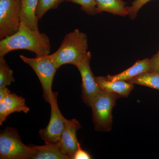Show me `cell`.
<instances>
[{"instance_id": "cell-1", "label": "cell", "mask_w": 159, "mask_h": 159, "mask_svg": "<svg viewBox=\"0 0 159 159\" xmlns=\"http://www.w3.org/2000/svg\"><path fill=\"white\" fill-rule=\"evenodd\" d=\"M51 48L50 39L45 33L32 30L20 22L19 29L15 33L1 40L0 57L18 50H28L36 56L49 55Z\"/></svg>"}, {"instance_id": "cell-2", "label": "cell", "mask_w": 159, "mask_h": 159, "mask_svg": "<svg viewBox=\"0 0 159 159\" xmlns=\"http://www.w3.org/2000/svg\"><path fill=\"white\" fill-rule=\"evenodd\" d=\"M87 35L76 29L66 34L59 48L51 54L57 69L64 65H73L77 67L87 57L89 51Z\"/></svg>"}, {"instance_id": "cell-3", "label": "cell", "mask_w": 159, "mask_h": 159, "mask_svg": "<svg viewBox=\"0 0 159 159\" xmlns=\"http://www.w3.org/2000/svg\"><path fill=\"white\" fill-rule=\"evenodd\" d=\"M120 97L115 93L102 91L94 99L90 107L95 130L107 132L112 129V111L117 99Z\"/></svg>"}, {"instance_id": "cell-4", "label": "cell", "mask_w": 159, "mask_h": 159, "mask_svg": "<svg viewBox=\"0 0 159 159\" xmlns=\"http://www.w3.org/2000/svg\"><path fill=\"white\" fill-rule=\"evenodd\" d=\"M36 152L34 146H26L17 129L7 127L0 134V159H32Z\"/></svg>"}, {"instance_id": "cell-5", "label": "cell", "mask_w": 159, "mask_h": 159, "mask_svg": "<svg viewBox=\"0 0 159 159\" xmlns=\"http://www.w3.org/2000/svg\"><path fill=\"white\" fill-rule=\"evenodd\" d=\"M20 59L30 66L38 77L43 91V98L46 102L50 103L53 96L52 83L57 70L52 61L51 54L36 56L30 58L21 55Z\"/></svg>"}, {"instance_id": "cell-6", "label": "cell", "mask_w": 159, "mask_h": 159, "mask_svg": "<svg viewBox=\"0 0 159 159\" xmlns=\"http://www.w3.org/2000/svg\"><path fill=\"white\" fill-rule=\"evenodd\" d=\"M21 1L0 0V39L14 34L19 29Z\"/></svg>"}, {"instance_id": "cell-7", "label": "cell", "mask_w": 159, "mask_h": 159, "mask_svg": "<svg viewBox=\"0 0 159 159\" xmlns=\"http://www.w3.org/2000/svg\"><path fill=\"white\" fill-rule=\"evenodd\" d=\"M57 92H53L50 105L51 114L50 121L44 129L39 130L40 136L45 144L58 143L66 126L67 119L61 112L57 104Z\"/></svg>"}, {"instance_id": "cell-8", "label": "cell", "mask_w": 159, "mask_h": 159, "mask_svg": "<svg viewBox=\"0 0 159 159\" xmlns=\"http://www.w3.org/2000/svg\"><path fill=\"white\" fill-rule=\"evenodd\" d=\"M91 58L90 52L89 51L85 59L77 67L82 80L81 97L83 101L89 107H90L94 99L102 91L91 70L90 65Z\"/></svg>"}, {"instance_id": "cell-9", "label": "cell", "mask_w": 159, "mask_h": 159, "mask_svg": "<svg viewBox=\"0 0 159 159\" xmlns=\"http://www.w3.org/2000/svg\"><path fill=\"white\" fill-rule=\"evenodd\" d=\"M81 128V125L77 119H67L58 144L63 153L70 159H74V155L80 145L77 140V132Z\"/></svg>"}, {"instance_id": "cell-10", "label": "cell", "mask_w": 159, "mask_h": 159, "mask_svg": "<svg viewBox=\"0 0 159 159\" xmlns=\"http://www.w3.org/2000/svg\"><path fill=\"white\" fill-rule=\"evenodd\" d=\"M30 108L26 104L25 99L9 90L2 101H0V125L7 119V117L14 112H23L27 114Z\"/></svg>"}, {"instance_id": "cell-11", "label": "cell", "mask_w": 159, "mask_h": 159, "mask_svg": "<svg viewBox=\"0 0 159 159\" xmlns=\"http://www.w3.org/2000/svg\"><path fill=\"white\" fill-rule=\"evenodd\" d=\"M95 78L102 91L115 93L124 98L129 96L134 87V84L124 80L111 81L102 76L95 77Z\"/></svg>"}, {"instance_id": "cell-12", "label": "cell", "mask_w": 159, "mask_h": 159, "mask_svg": "<svg viewBox=\"0 0 159 159\" xmlns=\"http://www.w3.org/2000/svg\"><path fill=\"white\" fill-rule=\"evenodd\" d=\"M39 2V0H21L20 22L34 30H39V19L36 15Z\"/></svg>"}, {"instance_id": "cell-13", "label": "cell", "mask_w": 159, "mask_h": 159, "mask_svg": "<svg viewBox=\"0 0 159 159\" xmlns=\"http://www.w3.org/2000/svg\"><path fill=\"white\" fill-rule=\"evenodd\" d=\"M149 59L145 58L142 60L138 61L133 66L120 74L113 76L108 75L105 77L107 79L111 81L117 80L127 81L139 74L149 72Z\"/></svg>"}, {"instance_id": "cell-14", "label": "cell", "mask_w": 159, "mask_h": 159, "mask_svg": "<svg viewBox=\"0 0 159 159\" xmlns=\"http://www.w3.org/2000/svg\"><path fill=\"white\" fill-rule=\"evenodd\" d=\"M36 152L32 159H70L64 154L58 143H47L44 145H33Z\"/></svg>"}, {"instance_id": "cell-15", "label": "cell", "mask_w": 159, "mask_h": 159, "mask_svg": "<svg viewBox=\"0 0 159 159\" xmlns=\"http://www.w3.org/2000/svg\"><path fill=\"white\" fill-rule=\"evenodd\" d=\"M99 13L107 12L114 15H128L126 3L123 0H95Z\"/></svg>"}, {"instance_id": "cell-16", "label": "cell", "mask_w": 159, "mask_h": 159, "mask_svg": "<svg viewBox=\"0 0 159 159\" xmlns=\"http://www.w3.org/2000/svg\"><path fill=\"white\" fill-rule=\"evenodd\" d=\"M133 84L145 86L159 91V73L147 72L127 81Z\"/></svg>"}, {"instance_id": "cell-17", "label": "cell", "mask_w": 159, "mask_h": 159, "mask_svg": "<svg viewBox=\"0 0 159 159\" xmlns=\"http://www.w3.org/2000/svg\"><path fill=\"white\" fill-rule=\"evenodd\" d=\"M14 81L13 71L6 62L4 57H0V87H7Z\"/></svg>"}, {"instance_id": "cell-18", "label": "cell", "mask_w": 159, "mask_h": 159, "mask_svg": "<svg viewBox=\"0 0 159 159\" xmlns=\"http://www.w3.org/2000/svg\"><path fill=\"white\" fill-rule=\"evenodd\" d=\"M67 0H39L36 15L39 20L51 9H57L61 3Z\"/></svg>"}, {"instance_id": "cell-19", "label": "cell", "mask_w": 159, "mask_h": 159, "mask_svg": "<svg viewBox=\"0 0 159 159\" xmlns=\"http://www.w3.org/2000/svg\"><path fill=\"white\" fill-rule=\"evenodd\" d=\"M80 6V9L89 15L95 16L99 14L97 10L95 0H67Z\"/></svg>"}, {"instance_id": "cell-20", "label": "cell", "mask_w": 159, "mask_h": 159, "mask_svg": "<svg viewBox=\"0 0 159 159\" xmlns=\"http://www.w3.org/2000/svg\"><path fill=\"white\" fill-rule=\"evenodd\" d=\"M151 0H134L130 6H127L128 16L132 20H135L140 9L145 6L146 3Z\"/></svg>"}, {"instance_id": "cell-21", "label": "cell", "mask_w": 159, "mask_h": 159, "mask_svg": "<svg viewBox=\"0 0 159 159\" xmlns=\"http://www.w3.org/2000/svg\"><path fill=\"white\" fill-rule=\"evenodd\" d=\"M149 72L159 73V48L158 52L149 59Z\"/></svg>"}, {"instance_id": "cell-22", "label": "cell", "mask_w": 159, "mask_h": 159, "mask_svg": "<svg viewBox=\"0 0 159 159\" xmlns=\"http://www.w3.org/2000/svg\"><path fill=\"white\" fill-rule=\"evenodd\" d=\"M92 159L90 155L87 152L83 150L80 145L78 150L76 152L74 159Z\"/></svg>"}, {"instance_id": "cell-23", "label": "cell", "mask_w": 159, "mask_h": 159, "mask_svg": "<svg viewBox=\"0 0 159 159\" xmlns=\"http://www.w3.org/2000/svg\"><path fill=\"white\" fill-rule=\"evenodd\" d=\"M18 1H21V0H17Z\"/></svg>"}]
</instances>
